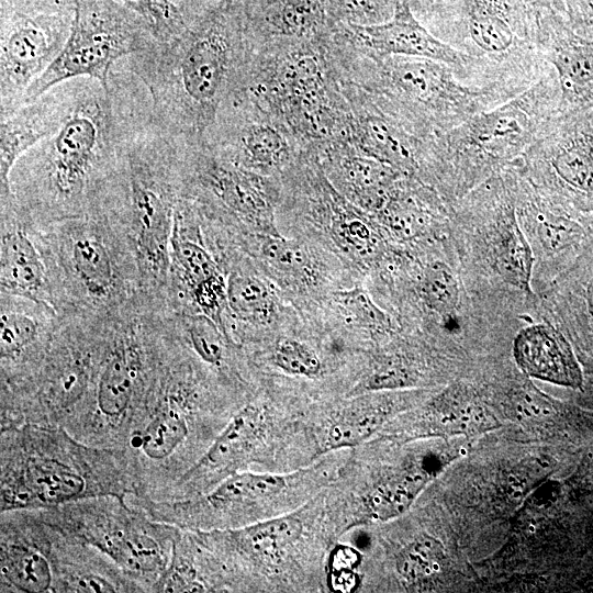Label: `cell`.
Here are the masks:
<instances>
[{
	"label": "cell",
	"instance_id": "cell-5",
	"mask_svg": "<svg viewBox=\"0 0 593 593\" xmlns=\"http://www.w3.org/2000/svg\"><path fill=\"white\" fill-rule=\"evenodd\" d=\"M181 193V139L158 130L150 112L144 113L126 137L112 209L124 224L141 293L160 304L169 302L170 247Z\"/></svg>",
	"mask_w": 593,
	"mask_h": 593
},
{
	"label": "cell",
	"instance_id": "cell-23",
	"mask_svg": "<svg viewBox=\"0 0 593 593\" xmlns=\"http://www.w3.org/2000/svg\"><path fill=\"white\" fill-rule=\"evenodd\" d=\"M333 187L361 210L377 213L394 184L406 174L359 150L348 142L315 148Z\"/></svg>",
	"mask_w": 593,
	"mask_h": 593
},
{
	"label": "cell",
	"instance_id": "cell-33",
	"mask_svg": "<svg viewBox=\"0 0 593 593\" xmlns=\"http://www.w3.org/2000/svg\"><path fill=\"white\" fill-rule=\"evenodd\" d=\"M503 233L500 244V267L512 282L526 287L532 268L530 249L514 222L506 223Z\"/></svg>",
	"mask_w": 593,
	"mask_h": 593
},
{
	"label": "cell",
	"instance_id": "cell-44",
	"mask_svg": "<svg viewBox=\"0 0 593 593\" xmlns=\"http://www.w3.org/2000/svg\"><path fill=\"white\" fill-rule=\"evenodd\" d=\"M175 3H177L179 7H182V5H186V4H190V3H194V2H199V1H203V0H172Z\"/></svg>",
	"mask_w": 593,
	"mask_h": 593
},
{
	"label": "cell",
	"instance_id": "cell-18",
	"mask_svg": "<svg viewBox=\"0 0 593 593\" xmlns=\"http://www.w3.org/2000/svg\"><path fill=\"white\" fill-rule=\"evenodd\" d=\"M58 321V312L47 303L1 293V390L21 383L38 368Z\"/></svg>",
	"mask_w": 593,
	"mask_h": 593
},
{
	"label": "cell",
	"instance_id": "cell-1",
	"mask_svg": "<svg viewBox=\"0 0 593 593\" xmlns=\"http://www.w3.org/2000/svg\"><path fill=\"white\" fill-rule=\"evenodd\" d=\"M71 85V105L60 127L21 156L10 175L15 200L37 225L109 203L128 132L150 110L144 83L124 59L113 67L109 88L85 77Z\"/></svg>",
	"mask_w": 593,
	"mask_h": 593
},
{
	"label": "cell",
	"instance_id": "cell-15",
	"mask_svg": "<svg viewBox=\"0 0 593 593\" xmlns=\"http://www.w3.org/2000/svg\"><path fill=\"white\" fill-rule=\"evenodd\" d=\"M1 293L44 302L59 309L52 257L40 227L13 193L1 197Z\"/></svg>",
	"mask_w": 593,
	"mask_h": 593
},
{
	"label": "cell",
	"instance_id": "cell-22",
	"mask_svg": "<svg viewBox=\"0 0 593 593\" xmlns=\"http://www.w3.org/2000/svg\"><path fill=\"white\" fill-rule=\"evenodd\" d=\"M72 100L71 80L56 85L1 118L0 191L12 193L10 175L15 163L27 150L54 134L65 121Z\"/></svg>",
	"mask_w": 593,
	"mask_h": 593
},
{
	"label": "cell",
	"instance_id": "cell-41",
	"mask_svg": "<svg viewBox=\"0 0 593 593\" xmlns=\"http://www.w3.org/2000/svg\"><path fill=\"white\" fill-rule=\"evenodd\" d=\"M418 20H426L441 5L444 0H407Z\"/></svg>",
	"mask_w": 593,
	"mask_h": 593
},
{
	"label": "cell",
	"instance_id": "cell-16",
	"mask_svg": "<svg viewBox=\"0 0 593 593\" xmlns=\"http://www.w3.org/2000/svg\"><path fill=\"white\" fill-rule=\"evenodd\" d=\"M344 91L353 114L347 142L406 175L422 171L435 136H425L346 79Z\"/></svg>",
	"mask_w": 593,
	"mask_h": 593
},
{
	"label": "cell",
	"instance_id": "cell-14",
	"mask_svg": "<svg viewBox=\"0 0 593 593\" xmlns=\"http://www.w3.org/2000/svg\"><path fill=\"white\" fill-rule=\"evenodd\" d=\"M521 160L544 183L593 199V109L560 110Z\"/></svg>",
	"mask_w": 593,
	"mask_h": 593
},
{
	"label": "cell",
	"instance_id": "cell-8",
	"mask_svg": "<svg viewBox=\"0 0 593 593\" xmlns=\"http://www.w3.org/2000/svg\"><path fill=\"white\" fill-rule=\"evenodd\" d=\"M37 226L54 265L59 314L113 315L142 294L125 227L113 210Z\"/></svg>",
	"mask_w": 593,
	"mask_h": 593
},
{
	"label": "cell",
	"instance_id": "cell-29",
	"mask_svg": "<svg viewBox=\"0 0 593 593\" xmlns=\"http://www.w3.org/2000/svg\"><path fill=\"white\" fill-rule=\"evenodd\" d=\"M260 251L267 266L279 276L303 280L312 275L311 260L305 249L281 235H265Z\"/></svg>",
	"mask_w": 593,
	"mask_h": 593
},
{
	"label": "cell",
	"instance_id": "cell-4",
	"mask_svg": "<svg viewBox=\"0 0 593 593\" xmlns=\"http://www.w3.org/2000/svg\"><path fill=\"white\" fill-rule=\"evenodd\" d=\"M0 510H44L136 494L122 451L87 445L58 426L0 427Z\"/></svg>",
	"mask_w": 593,
	"mask_h": 593
},
{
	"label": "cell",
	"instance_id": "cell-42",
	"mask_svg": "<svg viewBox=\"0 0 593 593\" xmlns=\"http://www.w3.org/2000/svg\"><path fill=\"white\" fill-rule=\"evenodd\" d=\"M530 2L538 8L553 10L567 19L566 0H530Z\"/></svg>",
	"mask_w": 593,
	"mask_h": 593
},
{
	"label": "cell",
	"instance_id": "cell-12",
	"mask_svg": "<svg viewBox=\"0 0 593 593\" xmlns=\"http://www.w3.org/2000/svg\"><path fill=\"white\" fill-rule=\"evenodd\" d=\"M0 118L23 104L30 86L53 64L70 34L74 9L1 12Z\"/></svg>",
	"mask_w": 593,
	"mask_h": 593
},
{
	"label": "cell",
	"instance_id": "cell-6",
	"mask_svg": "<svg viewBox=\"0 0 593 593\" xmlns=\"http://www.w3.org/2000/svg\"><path fill=\"white\" fill-rule=\"evenodd\" d=\"M334 35L343 77L427 137L522 93L505 87L466 83L450 65L440 60L362 54L339 26Z\"/></svg>",
	"mask_w": 593,
	"mask_h": 593
},
{
	"label": "cell",
	"instance_id": "cell-2",
	"mask_svg": "<svg viewBox=\"0 0 593 593\" xmlns=\"http://www.w3.org/2000/svg\"><path fill=\"white\" fill-rule=\"evenodd\" d=\"M180 9L186 26L179 34L153 37L125 63L149 94L152 124L170 136L201 141L245 78L257 41L239 0Z\"/></svg>",
	"mask_w": 593,
	"mask_h": 593
},
{
	"label": "cell",
	"instance_id": "cell-27",
	"mask_svg": "<svg viewBox=\"0 0 593 593\" xmlns=\"http://www.w3.org/2000/svg\"><path fill=\"white\" fill-rule=\"evenodd\" d=\"M171 324L181 343L202 363L221 368L231 343L225 332L209 316L201 313L177 312Z\"/></svg>",
	"mask_w": 593,
	"mask_h": 593
},
{
	"label": "cell",
	"instance_id": "cell-3",
	"mask_svg": "<svg viewBox=\"0 0 593 593\" xmlns=\"http://www.w3.org/2000/svg\"><path fill=\"white\" fill-rule=\"evenodd\" d=\"M230 99L281 123L301 147L349 137L353 114L331 25L314 37L257 41L247 74Z\"/></svg>",
	"mask_w": 593,
	"mask_h": 593
},
{
	"label": "cell",
	"instance_id": "cell-45",
	"mask_svg": "<svg viewBox=\"0 0 593 593\" xmlns=\"http://www.w3.org/2000/svg\"><path fill=\"white\" fill-rule=\"evenodd\" d=\"M239 1L245 5H249V4L261 2L264 0H239Z\"/></svg>",
	"mask_w": 593,
	"mask_h": 593
},
{
	"label": "cell",
	"instance_id": "cell-37",
	"mask_svg": "<svg viewBox=\"0 0 593 593\" xmlns=\"http://www.w3.org/2000/svg\"><path fill=\"white\" fill-rule=\"evenodd\" d=\"M338 304L356 323L378 328L385 325V316L359 288L337 294Z\"/></svg>",
	"mask_w": 593,
	"mask_h": 593
},
{
	"label": "cell",
	"instance_id": "cell-10",
	"mask_svg": "<svg viewBox=\"0 0 593 593\" xmlns=\"http://www.w3.org/2000/svg\"><path fill=\"white\" fill-rule=\"evenodd\" d=\"M37 511L47 523L110 558L144 592H154L166 572L181 530L153 518L127 497L116 495L88 497Z\"/></svg>",
	"mask_w": 593,
	"mask_h": 593
},
{
	"label": "cell",
	"instance_id": "cell-28",
	"mask_svg": "<svg viewBox=\"0 0 593 593\" xmlns=\"http://www.w3.org/2000/svg\"><path fill=\"white\" fill-rule=\"evenodd\" d=\"M382 419V411L357 400L329 422L322 434L321 447L325 451L355 447L367 439Z\"/></svg>",
	"mask_w": 593,
	"mask_h": 593
},
{
	"label": "cell",
	"instance_id": "cell-11",
	"mask_svg": "<svg viewBox=\"0 0 593 593\" xmlns=\"http://www.w3.org/2000/svg\"><path fill=\"white\" fill-rule=\"evenodd\" d=\"M155 37L147 23L119 0H76L68 40L53 64L30 86L23 104L76 78L109 88L113 67Z\"/></svg>",
	"mask_w": 593,
	"mask_h": 593
},
{
	"label": "cell",
	"instance_id": "cell-30",
	"mask_svg": "<svg viewBox=\"0 0 593 593\" xmlns=\"http://www.w3.org/2000/svg\"><path fill=\"white\" fill-rule=\"evenodd\" d=\"M398 0H326L329 24L373 25L388 21Z\"/></svg>",
	"mask_w": 593,
	"mask_h": 593
},
{
	"label": "cell",
	"instance_id": "cell-19",
	"mask_svg": "<svg viewBox=\"0 0 593 593\" xmlns=\"http://www.w3.org/2000/svg\"><path fill=\"white\" fill-rule=\"evenodd\" d=\"M266 414L261 406L249 403L235 412L202 456L167 491L158 502L198 496L227 475L239 471L262 437ZM157 502V501H156Z\"/></svg>",
	"mask_w": 593,
	"mask_h": 593
},
{
	"label": "cell",
	"instance_id": "cell-17",
	"mask_svg": "<svg viewBox=\"0 0 593 593\" xmlns=\"http://www.w3.org/2000/svg\"><path fill=\"white\" fill-rule=\"evenodd\" d=\"M51 526L37 510L1 512L0 592L54 593Z\"/></svg>",
	"mask_w": 593,
	"mask_h": 593
},
{
	"label": "cell",
	"instance_id": "cell-40",
	"mask_svg": "<svg viewBox=\"0 0 593 593\" xmlns=\"http://www.w3.org/2000/svg\"><path fill=\"white\" fill-rule=\"evenodd\" d=\"M76 0H0L1 12H35L75 9Z\"/></svg>",
	"mask_w": 593,
	"mask_h": 593
},
{
	"label": "cell",
	"instance_id": "cell-21",
	"mask_svg": "<svg viewBox=\"0 0 593 593\" xmlns=\"http://www.w3.org/2000/svg\"><path fill=\"white\" fill-rule=\"evenodd\" d=\"M536 46L555 71L560 110L593 109V42L575 33L567 20L550 9H539Z\"/></svg>",
	"mask_w": 593,
	"mask_h": 593
},
{
	"label": "cell",
	"instance_id": "cell-25",
	"mask_svg": "<svg viewBox=\"0 0 593 593\" xmlns=\"http://www.w3.org/2000/svg\"><path fill=\"white\" fill-rule=\"evenodd\" d=\"M244 8L256 41L302 40L329 29L326 0H264Z\"/></svg>",
	"mask_w": 593,
	"mask_h": 593
},
{
	"label": "cell",
	"instance_id": "cell-31",
	"mask_svg": "<svg viewBox=\"0 0 593 593\" xmlns=\"http://www.w3.org/2000/svg\"><path fill=\"white\" fill-rule=\"evenodd\" d=\"M138 14L157 40L164 41L179 34L186 26L180 7L172 0H119Z\"/></svg>",
	"mask_w": 593,
	"mask_h": 593
},
{
	"label": "cell",
	"instance_id": "cell-26",
	"mask_svg": "<svg viewBox=\"0 0 593 593\" xmlns=\"http://www.w3.org/2000/svg\"><path fill=\"white\" fill-rule=\"evenodd\" d=\"M226 307L236 320L256 325L272 321L277 302L272 290L259 278L239 270L226 279Z\"/></svg>",
	"mask_w": 593,
	"mask_h": 593
},
{
	"label": "cell",
	"instance_id": "cell-39",
	"mask_svg": "<svg viewBox=\"0 0 593 593\" xmlns=\"http://www.w3.org/2000/svg\"><path fill=\"white\" fill-rule=\"evenodd\" d=\"M566 5L570 27L593 42V0H566Z\"/></svg>",
	"mask_w": 593,
	"mask_h": 593
},
{
	"label": "cell",
	"instance_id": "cell-7",
	"mask_svg": "<svg viewBox=\"0 0 593 593\" xmlns=\"http://www.w3.org/2000/svg\"><path fill=\"white\" fill-rule=\"evenodd\" d=\"M559 111L558 80L547 64L524 92L436 135L422 172L440 180L454 194L461 193L483 176L521 159Z\"/></svg>",
	"mask_w": 593,
	"mask_h": 593
},
{
	"label": "cell",
	"instance_id": "cell-9",
	"mask_svg": "<svg viewBox=\"0 0 593 593\" xmlns=\"http://www.w3.org/2000/svg\"><path fill=\"white\" fill-rule=\"evenodd\" d=\"M539 9L529 0H444L424 22L468 57L466 83L523 92L547 66L535 40Z\"/></svg>",
	"mask_w": 593,
	"mask_h": 593
},
{
	"label": "cell",
	"instance_id": "cell-24",
	"mask_svg": "<svg viewBox=\"0 0 593 593\" xmlns=\"http://www.w3.org/2000/svg\"><path fill=\"white\" fill-rule=\"evenodd\" d=\"M514 355L528 376L569 388L582 384L581 369L569 343L551 326L534 325L519 332Z\"/></svg>",
	"mask_w": 593,
	"mask_h": 593
},
{
	"label": "cell",
	"instance_id": "cell-43",
	"mask_svg": "<svg viewBox=\"0 0 593 593\" xmlns=\"http://www.w3.org/2000/svg\"><path fill=\"white\" fill-rule=\"evenodd\" d=\"M588 303L591 315L593 316V280L590 282L588 288Z\"/></svg>",
	"mask_w": 593,
	"mask_h": 593
},
{
	"label": "cell",
	"instance_id": "cell-34",
	"mask_svg": "<svg viewBox=\"0 0 593 593\" xmlns=\"http://www.w3.org/2000/svg\"><path fill=\"white\" fill-rule=\"evenodd\" d=\"M271 359L276 367L291 376L314 378L323 368L320 357L309 345L290 337L278 339Z\"/></svg>",
	"mask_w": 593,
	"mask_h": 593
},
{
	"label": "cell",
	"instance_id": "cell-13",
	"mask_svg": "<svg viewBox=\"0 0 593 593\" xmlns=\"http://www.w3.org/2000/svg\"><path fill=\"white\" fill-rule=\"evenodd\" d=\"M203 141L223 159L270 177L284 174L302 148L281 123L237 99L225 102Z\"/></svg>",
	"mask_w": 593,
	"mask_h": 593
},
{
	"label": "cell",
	"instance_id": "cell-32",
	"mask_svg": "<svg viewBox=\"0 0 593 593\" xmlns=\"http://www.w3.org/2000/svg\"><path fill=\"white\" fill-rule=\"evenodd\" d=\"M443 558V545L432 536H421L400 551L396 570L407 580H418L434 572Z\"/></svg>",
	"mask_w": 593,
	"mask_h": 593
},
{
	"label": "cell",
	"instance_id": "cell-36",
	"mask_svg": "<svg viewBox=\"0 0 593 593\" xmlns=\"http://www.w3.org/2000/svg\"><path fill=\"white\" fill-rule=\"evenodd\" d=\"M422 292L427 305L443 314L451 312L459 299L457 280L443 262H434L427 267L422 281Z\"/></svg>",
	"mask_w": 593,
	"mask_h": 593
},
{
	"label": "cell",
	"instance_id": "cell-20",
	"mask_svg": "<svg viewBox=\"0 0 593 593\" xmlns=\"http://www.w3.org/2000/svg\"><path fill=\"white\" fill-rule=\"evenodd\" d=\"M338 25L360 53L373 56H410L450 65L465 82L469 59L434 35L414 14L407 0H398L392 16L373 25Z\"/></svg>",
	"mask_w": 593,
	"mask_h": 593
},
{
	"label": "cell",
	"instance_id": "cell-38",
	"mask_svg": "<svg viewBox=\"0 0 593 593\" xmlns=\"http://www.w3.org/2000/svg\"><path fill=\"white\" fill-rule=\"evenodd\" d=\"M413 382L411 373L396 366L380 367L369 373L365 380L357 384L354 393L378 391L409 385Z\"/></svg>",
	"mask_w": 593,
	"mask_h": 593
},
{
	"label": "cell",
	"instance_id": "cell-35",
	"mask_svg": "<svg viewBox=\"0 0 593 593\" xmlns=\"http://www.w3.org/2000/svg\"><path fill=\"white\" fill-rule=\"evenodd\" d=\"M527 203L536 211V214L526 205H524L525 210L536 219L540 239L548 248L561 249L570 245L581 233L580 226L574 221L547 210L534 194H529Z\"/></svg>",
	"mask_w": 593,
	"mask_h": 593
}]
</instances>
